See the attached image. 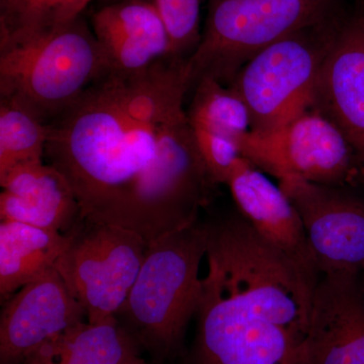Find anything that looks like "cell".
I'll list each match as a JSON object with an SVG mask.
<instances>
[{
	"label": "cell",
	"instance_id": "obj_15",
	"mask_svg": "<svg viewBox=\"0 0 364 364\" xmlns=\"http://www.w3.org/2000/svg\"><path fill=\"white\" fill-rule=\"evenodd\" d=\"M0 218L70 233L82 222L66 177L45 161L21 165L0 177Z\"/></svg>",
	"mask_w": 364,
	"mask_h": 364
},
{
	"label": "cell",
	"instance_id": "obj_1",
	"mask_svg": "<svg viewBox=\"0 0 364 364\" xmlns=\"http://www.w3.org/2000/svg\"><path fill=\"white\" fill-rule=\"evenodd\" d=\"M186 60L107 72L47 124L45 158L70 183L83 221L148 243L198 221L215 183L183 109Z\"/></svg>",
	"mask_w": 364,
	"mask_h": 364
},
{
	"label": "cell",
	"instance_id": "obj_11",
	"mask_svg": "<svg viewBox=\"0 0 364 364\" xmlns=\"http://www.w3.org/2000/svg\"><path fill=\"white\" fill-rule=\"evenodd\" d=\"M311 109L341 131L364 165V11L336 28L318 72Z\"/></svg>",
	"mask_w": 364,
	"mask_h": 364
},
{
	"label": "cell",
	"instance_id": "obj_21",
	"mask_svg": "<svg viewBox=\"0 0 364 364\" xmlns=\"http://www.w3.org/2000/svg\"><path fill=\"white\" fill-rule=\"evenodd\" d=\"M168 33L171 56L188 59L200 41V0H154Z\"/></svg>",
	"mask_w": 364,
	"mask_h": 364
},
{
	"label": "cell",
	"instance_id": "obj_23",
	"mask_svg": "<svg viewBox=\"0 0 364 364\" xmlns=\"http://www.w3.org/2000/svg\"><path fill=\"white\" fill-rule=\"evenodd\" d=\"M127 364H147L144 359L141 358L140 356H136V358L132 359L130 363Z\"/></svg>",
	"mask_w": 364,
	"mask_h": 364
},
{
	"label": "cell",
	"instance_id": "obj_16",
	"mask_svg": "<svg viewBox=\"0 0 364 364\" xmlns=\"http://www.w3.org/2000/svg\"><path fill=\"white\" fill-rule=\"evenodd\" d=\"M140 345L131 333L112 318L71 326L41 346L25 364H127L139 356Z\"/></svg>",
	"mask_w": 364,
	"mask_h": 364
},
{
	"label": "cell",
	"instance_id": "obj_3",
	"mask_svg": "<svg viewBox=\"0 0 364 364\" xmlns=\"http://www.w3.org/2000/svg\"><path fill=\"white\" fill-rule=\"evenodd\" d=\"M107 72L95 33L79 18L56 32L0 49V102L49 124Z\"/></svg>",
	"mask_w": 364,
	"mask_h": 364
},
{
	"label": "cell",
	"instance_id": "obj_20",
	"mask_svg": "<svg viewBox=\"0 0 364 364\" xmlns=\"http://www.w3.org/2000/svg\"><path fill=\"white\" fill-rule=\"evenodd\" d=\"M48 126L18 107L0 102V177L44 161Z\"/></svg>",
	"mask_w": 364,
	"mask_h": 364
},
{
	"label": "cell",
	"instance_id": "obj_13",
	"mask_svg": "<svg viewBox=\"0 0 364 364\" xmlns=\"http://www.w3.org/2000/svg\"><path fill=\"white\" fill-rule=\"evenodd\" d=\"M311 364H364V284L348 273L321 275L308 336Z\"/></svg>",
	"mask_w": 364,
	"mask_h": 364
},
{
	"label": "cell",
	"instance_id": "obj_8",
	"mask_svg": "<svg viewBox=\"0 0 364 364\" xmlns=\"http://www.w3.org/2000/svg\"><path fill=\"white\" fill-rule=\"evenodd\" d=\"M242 157L277 177L354 188L364 183V165L341 131L309 109L269 133L250 131L239 141Z\"/></svg>",
	"mask_w": 364,
	"mask_h": 364
},
{
	"label": "cell",
	"instance_id": "obj_5",
	"mask_svg": "<svg viewBox=\"0 0 364 364\" xmlns=\"http://www.w3.org/2000/svg\"><path fill=\"white\" fill-rule=\"evenodd\" d=\"M332 0H210L205 32L186 60L189 83L229 85L268 46L328 20Z\"/></svg>",
	"mask_w": 364,
	"mask_h": 364
},
{
	"label": "cell",
	"instance_id": "obj_18",
	"mask_svg": "<svg viewBox=\"0 0 364 364\" xmlns=\"http://www.w3.org/2000/svg\"><path fill=\"white\" fill-rule=\"evenodd\" d=\"M93 0H0V49L56 32L80 18Z\"/></svg>",
	"mask_w": 364,
	"mask_h": 364
},
{
	"label": "cell",
	"instance_id": "obj_6",
	"mask_svg": "<svg viewBox=\"0 0 364 364\" xmlns=\"http://www.w3.org/2000/svg\"><path fill=\"white\" fill-rule=\"evenodd\" d=\"M325 23L268 46L249 60L230 83L247 107L251 131L277 130L312 107L318 72L336 32H329Z\"/></svg>",
	"mask_w": 364,
	"mask_h": 364
},
{
	"label": "cell",
	"instance_id": "obj_10",
	"mask_svg": "<svg viewBox=\"0 0 364 364\" xmlns=\"http://www.w3.org/2000/svg\"><path fill=\"white\" fill-rule=\"evenodd\" d=\"M86 321L56 268L28 282L6 301L0 317V360L16 364L58 336Z\"/></svg>",
	"mask_w": 364,
	"mask_h": 364
},
{
	"label": "cell",
	"instance_id": "obj_14",
	"mask_svg": "<svg viewBox=\"0 0 364 364\" xmlns=\"http://www.w3.org/2000/svg\"><path fill=\"white\" fill-rule=\"evenodd\" d=\"M91 23L109 72L133 73L171 56L168 33L154 2L109 4L92 14Z\"/></svg>",
	"mask_w": 364,
	"mask_h": 364
},
{
	"label": "cell",
	"instance_id": "obj_17",
	"mask_svg": "<svg viewBox=\"0 0 364 364\" xmlns=\"http://www.w3.org/2000/svg\"><path fill=\"white\" fill-rule=\"evenodd\" d=\"M71 233L14 221L0 224V296L11 298L28 282L56 267Z\"/></svg>",
	"mask_w": 364,
	"mask_h": 364
},
{
	"label": "cell",
	"instance_id": "obj_4",
	"mask_svg": "<svg viewBox=\"0 0 364 364\" xmlns=\"http://www.w3.org/2000/svg\"><path fill=\"white\" fill-rule=\"evenodd\" d=\"M196 317L198 364H311L279 305L221 275L203 280Z\"/></svg>",
	"mask_w": 364,
	"mask_h": 364
},
{
	"label": "cell",
	"instance_id": "obj_7",
	"mask_svg": "<svg viewBox=\"0 0 364 364\" xmlns=\"http://www.w3.org/2000/svg\"><path fill=\"white\" fill-rule=\"evenodd\" d=\"M57 262L72 296L90 323L116 318L130 294L148 243L131 230L83 221Z\"/></svg>",
	"mask_w": 364,
	"mask_h": 364
},
{
	"label": "cell",
	"instance_id": "obj_12",
	"mask_svg": "<svg viewBox=\"0 0 364 364\" xmlns=\"http://www.w3.org/2000/svg\"><path fill=\"white\" fill-rule=\"evenodd\" d=\"M244 219L314 284L321 274L303 223L289 198L246 158L235 165L227 181Z\"/></svg>",
	"mask_w": 364,
	"mask_h": 364
},
{
	"label": "cell",
	"instance_id": "obj_19",
	"mask_svg": "<svg viewBox=\"0 0 364 364\" xmlns=\"http://www.w3.org/2000/svg\"><path fill=\"white\" fill-rule=\"evenodd\" d=\"M186 112L193 129L210 132L235 142L251 131L250 114L245 102L234 88L213 78L196 83Z\"/></svg>",
	"mask_w": 364,
	"mask_h": 364
},
{
	"label": "cell",
	"instance_id": "obj_2",
	"mask_svg": "<svg viewBox=\"0 0 364 364\" xmlns=\"http://www.w3.org/2000/svg\"><path fill=\"white\" fill-rule=\"evenodd\" d=\"M208 227L196 221L151 242L127 301L117 318L157 359L181 347L202 294L200 264Z\"/></svg>",
	"mask_w": 364,
	"mask_h": 364
},
{
	"label": "cell",
	"instance_id": "obj_24",
	"mask_svg": "<svg viewBox=\"0 0 364 364\" xmlns=\"http://www.w3.org/2000/svg\"></svg>",
	"mask_w": 364,
	"mask_h": 364
},
{
	"label": "cell",
	"instance_id": "obj_22",
	"mask_svg": "<svg viewBox=\"0 0 364 364\" xmlns=\"http://www.w3.org/2000/svg\"><path fill=\"white\" fill-rule=\"evenodd\" d=\"M193 131L210 179L215 184H227L235 165L242 157L238 143L200 129H193Z\"/></svg>",
	"mask_w": 364,
	"mask_h": 364
},
{
	"label": "cell",
	"instance_id": "obj_9",
	"mask_svg": "<svg viewBox=\"0 0 364 364\" xmlns=\"http://www.w3.org/2000/svg\"><path fill=\"white\" fill-rule=\"evenodd\" d=\"M279 186L301 218L321 275H364V200L352 188L284 177Z\"/></svg>",
	"mask_w": 364,
	"mask_h": 364
}]
</instances>
